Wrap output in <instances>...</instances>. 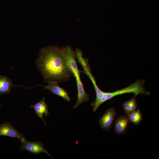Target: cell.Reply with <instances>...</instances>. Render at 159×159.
Returning <instances> with one entry per match:
<instances>
[{
  "mask_svg": "<svg viewBox=\"0 0 159 159\" xmlns=\"http://www.w3.org/2000/svg\"><path fill=\"white\" fill-rule=\"evenodd\" d=\"M36 64L44 81L48 83L67 81L73 74L62 48L57 46H48L41 49Z\"/></svg>",
  "mask_w": 159,
  "mask_h": 159,
  "instance_id": "obj_1",
  "label": "cell"
},
{
  "mask_svg": "<svg viewBox=\"0 0 159 159\" xmlns=\"http://www.w3.org/2000/svg\"><path fill=\"white\" fill-rule=\"evenodd\" d=\"M145 82L144 80H140L138 79L128 87L114 92H107L100 90L97 86L96 81L93 80L92 82L96 94L95 101L91 104V106L93 107V111L95 112L99 107L105 101L119 95L130 93H134L136 96L139 94L150 95V92L145 90L144 85Z\"/></svg>",
  "mask_w": 159,
  "mask_h": 159,
  "instance_id": "obj_2",
  "label": "cell"
},
{
  "mask_svg": "<svg viewBox=\"0 0 159 159\" xmlns=\"http://www.w3.org/2000/svg\"><path fill=\"white\" fill-rule=\"evenodd\" d=\"M20 149L27 151L33 154H39L44 152L49 156L52 158V157L44 148L42 143L40 141L30 142L27 141L26 139L22 142Z\"/></svg>",
  "mask_w": 159,
  "mask_h": 159,
  "instance_id": "obj_3",
  "label": "cell"
},
{
  "mask_svg": "<svg viewBox=\"0 0 159 159\" xmlns=\"http://www.w3.org/2000/svg\"><path fill=\"white\" fill-rule=\"evenodd\" d=\"M71 70L75 77L77 88V102L73 107V108L75 109L83 102H87L89 99V95L85 91L83 85L81 80L80 75L73 69H71Z\"/></svg>",
  "mask_w": 159,
  "mask_h": 159,
  "instance_id": "obj_4",
  "label": "cell"
},
{
  "mask_svg": "<svg viewBox=\"0 0 159 159\" xmlns=\"http://www.w3.org/2000/svg\"><path fill=\"white\" fill-rule=\"evenodd\" d=\"M62 49L68 66L71 70L73 69L80 75V72L78 68L75 59V52L69 46L63 47Z\"/></svg>",
  "mask_w": 159,
  "mask_h": 159,
  "instance_id": "obj_5",
  "label": "cell"
},
{
  "mask_svg": "<svg viewBox=\"0 0 159 159\" xmlns=\"http://www.w3.org/2000/svg\"><path fill=\"white\" fill-rule=\"evenodd\" d=\"M116 115V112L114 108L113 107L109 108L99 120L100 127L104 130L108 131L112 127Z\"/></svg>",
  "mask_w": 159,
  "mask_h": 159,
  "instance_id": "obj_6",
  "label": "cell"
},
{
  "mask_svg": "<svg viewBox=\"0 0 159 159\" xmlns=\"http://www.w3.org/2000/svg\"><path fill=\"white\" fill-rule=\"evenodd\" d=\"M0 135L17 138L21 142L25 139L24 134L19 132L9 123L6 122L0 125Z\"/></svg>",
  "mask_w": 159,
  "mask_h": 159,
  "instance_id": "obj_7",
  "label": "cell"
},
{
  "mask_svg": "<svg viewBox=\"0 0 159 159\" xmlns=\"http://www.w3.org/2000/svg\"><path fill=\"white\" fill-rule=\"evenodd\" d=\"M40 85L44 87L45 89L49 90L52 93L62 97L66 101L69 102L71 100L67 92L59 86L57 82H48L47 85Z\"/></svg>",
  "mask_w": 159,
  "mask_h": 159,
  "instance_id": "obj_8",
  "label": "cell"
},
{
  "mask_svg": "<svg viewBox=\"0 0 159 159\" xmlns=\"http://www.w3.org/2000/svg\"><path fill=\"white\" fill-rule=\"evenodd\" d=\"M130 122L127 116L121 115L116 120L114 125V131L116 134L125 133L127 130Z\"/></svg>",
  "mask_w": 159,
  "mask_h": 159,
  "instance_id": "obj_9",
  "label": "cell"
},
{
  "mask_svg": "<svg viewBox=\"0 0 159 159\" xmlns=\"http://www.w3.org/2000/svg\"><path fill=\"white\" fill-rule=\"evenodd\" d=\"M31 107L32 109H34L36 114L39 117L42 119L45 126H46L43 115L44 114L45 116H49V113L48 109V105L45 102V97H43L40 101L34 105H31Z\"/></svg>",
  "mask_w": 159,
  "mask_h": 159,
  "instance_id": "obj_10",
  "label": "cell"
},
{
  "mask_svg": "<svg viewBox=\"0 0 159 159\" xmlns=\"http://www.w3.org/2000/svg\"><path fill=\"white\" fill-rule=\"evenodd\" d=\"M14 85L11 80L5 76L0 75V94H7L10 92L11 87Z\"/></svg>",
  "mask_w": 159,
  "mask_h": 159,
  "instance_id": "obj_11",
  "label": "cell"
},
{
  "mask_svg": "<svg viewBox=\"0 0 159 159\" xmlns=\"http://www.w3.org/2000/svg\"><path fill=\"white\" fill-rule=\"evenodd\" d=\"M135 95L130 99L124 102L122 105L123 109L127 115L136 110L138 107L135 97Z\"/></svg>",
  "mask_w": 159,
  "mask_h": 159,
  "instance_id": "obj_12",
  "label": "cell"
},
{
  "mask_svg": "<svg viewBox=\"0 0 159 159\" xmlns=\"http://www.w3.org/2000/svg\"><path fill=\"white\" fill-rule=\"evenodd\" d=\"M127 115L130 122L135 125L140 124L143 120L142 115L140 109Z\"/></svg>",
  "mask_w": 159,
  "mask_h": 159,
  "instance_id": "obj_13",
  "label": "cell"
},
{
  "mask_svg": "<svg viewBox=\"0 0 159 159\" xmlns=\"http://www.w3.org/2000/svg\"><path fill=\"white\" fill-rule=\"evenodd\" d=\"M1 105H0V106H1Z\"/></svg>",
  "mask_w": 159,
  "mask_h": 159,
  "instance_id": "obj_14",
  "label": "cell"
}]
</instances>
